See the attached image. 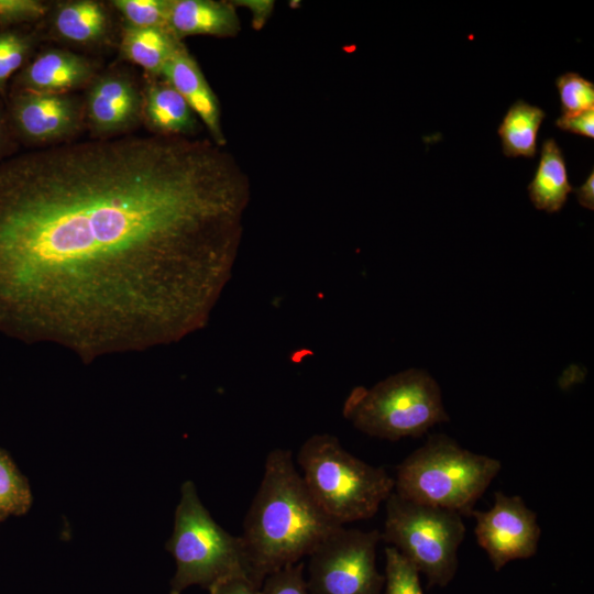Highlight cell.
Instances as JSON below:
<instances>
[{
	"label": "cell",
	"mask_w": 594,
	"mask_h": 594,
	"mask_svg": "<svg viewBox=\"0 0 594 594\" xmlns=\"http://www.w3.org/2000/svg\"><path fill=\"white\" fill-rule=\"evenodd\" d=\"M250 199L210 139L129 134L0 163V332L84 362L202 328Z\"/></svg>",
	"instance_id": "obj_1"
},
{
	"label": "cell",
	"mask_w": 594,
	"mask_h": 594,
	"mask_svg": "<svg viewBox=\"0 0 594 594\" xmlns=\"http://www.w3.org/2000/svg\"><path fill=\"white\" fill-rule=\"evenodd\" d=\"M339 526L309 493L293 452L270 451L240 535L252 576L263 583L266 575L301 561Z\"/></svg>",
	"instance_id": "obj_2"
},
{
	"label": "cell",
	"mask_w": 594,
	"mask_h": 594,
	"mask_svg": "<svg viewBox=\"0 0 594 594\" xmlns=\"http://www.w3.org/2000/svg\"><path fill=\"white\" fill-rule=\"evenodd\" d=\"M501 469L499 460L435 433L396 466L394 492L419 504L471 516Z\"/></svg>",
	"instance_id": "obj_3"
},
{
	"label": "cell",
	"mask_w": 594,
	"mask_h": 594,
	"mask_svg": "<svg viewBox=\"0 0 594 594\" xmlns=\"http://www.w3.org/2000/svg\"><path fill=\"white\" fill-rule=\"evenodd\" d=\"M296 460L309 493L339 525L372 518L394 492V477L383 466L353 455L329 433L308 438Z\"/></svg>",
	"instance_id": "obj_4"
},
{
	"label": "cell",
	"mask_w": 594,
	"mask_h": 594,
	"mask_svg": "<svg viewBox=\"0 0 594 594\" xmlns=\"http://www.w3.org/2000/svg\"><path fill=\"white\" fill-rule=\"evenodd\" d=\"M165 548L176 563L170 581V592L176 594L191 585L209 590L231 576L253 578L240 536L230 534L212 518L190 480L182 484L173 532Z\"/></svg>",
	"instance_id": "obj_5"
},
{
	"label": "cell",
	"mask_w": 594,
	"mask_h": 594,
	"mask_svg": "<svg viewBox=\"0 0 594 594\" xmlns=\"http://www.w3.org/2000/svg\"><path fill=\"white\" fill-rule=\"evenodd\" d=\"M343 416L358 430L391 441L418 438L450 420L438 383L418 369L392 375L371 388L355 387L344 402Z\"/></svg>",
	"instance_id": "obj_6"
},
{
	"label": "cell",
	"mask_w": 594,
	"mask_h": 594,
	"mask_svg": "<svg viewBox=\"0 0 594 594\" xmlns=\"http://www.w3.org/2000/svg\"><path fill=\"white\" fill-rule=\"evenodd\" d=\"M381 539L396 548L428 580V586H446L458 569V550L465 536L462 516L419 504L393 492L385 501Z\"/></svg>",
	"instance_id": "obj_7"
},
{
	"label": "cell",
	"mask_w": 594,
	"mask_h": 594,
	"mask_svg": "<svg viewBox=\"0 0 594 594\" xmlns=\"http://www.w3.org/2000/svg\"><path fill=\"white\" fill-rule=\"evenodd\" d=\"M381 531L337 527L308 556L311 594H382L384 575L376 568Z\"/></svg>",
	"instance_id": "obj_8"
},
{
	"label": "cell",
	"mask_w": 594,
	"mask_h": 594,
	"mask_svg": "<svg viewBox=\"0 0 594 594\" xmlns=\"http://www.w3.org/2000/svg\"><path fill=\"white\" fill-rule=\"evenodd\" d=\"M7 110L20 146L45 148L73 142L86 129L82 96L8 94Z\"/></svg>",
	"instance_id": "obj_9"
},
{
	"label": "cell",
	"mask_w": 594,
	"mask_h": 594,
	"mask_svg": "<svg viewBox=\"0 0 594 594\" xmlns=\"http://www.w3.org/2000/svg\"><path fill=\"white\" fill-rule=\"evenodd\" d=\"M82 101L92 140L133 134L143 125V84L127 65L100 72L85 88Z\"/></svg>",
	"instance_id": "obj_10"
},
{
	"label": "cell",
	"mask_w": 594,
	"mask_h": 594,
	"mask_svg": "<svg viewBox=\"0 0 594 594\" xmlns=\"http://www.w3.org/2000/svg\"><path fill=\"white\" fill-rule=\"evenodd\" d=\"M471 517L475 519L476 541L495 571L537 553L541 529L537 514L526 506L521 496L497 491L493 506L485 512L474 509Z\"/></svg>",
	"instance_id": "obj_11"
},
{
	"label": "cell",
	"mask_w": 594,
	"mask_h": 594,
	"mask_svg": "<svg viewBox=\"0 0 594 594\" xmlns=\"http://www.w3.org/2000/svg\"><path fill=\"white\" fill-rule=\"evenodd\" d=\"M116 15L109 1H51L40 28L44 40L51 38L65 48L100 52L118 46L121 22Z\"/></svg>",
	"instance_id": "obj_12"
},
{
	"label": "cell",
	"mask_w": 594,
	"mask_h": 594,
	"mask_svg": "<svg viewBox=\"0 0 594 594\" xmlns=\"http://www.w3.org/2000/svg\"><path fill=\"white\" fill-rule=\"evenodd\" d=\"M100 62L70 48L37 50L10 81L8 94H74L85 89L100 73Z\"/></svg>",
	"instance_id": "obj_13"
},
{
	"label": "cell",
	"mask_w": 594,
	"mask_h": 594,
	"mask_svg": "<svg viewBox=\"0 0 594 594\" xmlns=\"http://www.w3.org/2000/svg\"><path fill=\"white\" fill-rule=\"evenodd\" d=\"M161 77L168 81L185 99L207 129L209 139L218 146L224 147L227 139L221 124L219 99L186 45L180 47L166 63Z\"/></svg>",
	"instance_id": "obj_14"
},
{
	"label": "cell",
	"mask_w": 594,
	"mask_h": 594,
	"mask_svg": "<svg viewBox=\"0 0 594 594\" xmlns=\"http://www.w3.org/2000/svg\"><path fill=\"white\" fill-rule=\"evenodd\" d=\"M143 125L154 135L194 138L196 114L180 94L162 77L143 75Z\"/></svg>",
	"instance_id": "obj_15"
},
{
	"label": "cell",
	"mask_w": 594,
	"mask_h": 594,
	"mask_svg": "<svg viewBox=\"0 0 594 594\" xmlns=\"http://www.w3.org/2000/svg\"><path fill=\"white\" fill-rule=\"evenodd\" d=\"M167 28L180 41L193 35L233 37L241 30L235 4L217 0H172Z\"/></svg>",
	"instance_id": "obj_16"
},
{
	"label": "cell",
	"mask_w": 594,
	"mask_h": 594,
	"mask_svg": "<svg viewBox=\"0 0 594 594\" xmlns=\"http://www.w3.org/2000/svg\"><path fill=\"white\" fill-rule=\"evenodd\" d=\"M185 44L168 28H133L121 22L119 62L139 66L143 75L161 77L173 55Z\"/></svg>",
	"instance_id": "obj_17"
},
{
	"label": "cell",
	"mask_w": 594,
	"mask_h": 594,
	"mask_svg": "<svg viewBox=\"0 0 594 594\" xmlns=\"http://www.w3.org/2000/svg\"><path fill=\"white\" fill-rule=\"evenodd\" d=\"M572 190L561 148L553 139L543 141L536 174L528 185L531 202L539 210L558 212Z\"/></svg>",
	"instance_id": "obj_18"
},
{
	"label": "cell",
	"mask_w": 594,
	"mask_h": 594,
	"mask_svg": "<svg viewBox=\"0 0 594 594\" xmlns=\"http://www.w3.org/2000/svg\"><path fill=\"white\" fill-rule=\"evenodd\" d=\"M544 117L541 108L524 100L510 106L497 130L503 153L508 157H535L537 135Z\"/></svg>",
	"instance_id": "obj_19"
},
{
	"label": "cell",
	"mask_w": 594,
	"mask_h": 594,
	"mask_svg": "<svg viewBox=\"0 0 594 594\" xmlns=\"http://www.w3.org/2000/svg\"><path fill=\"white\" fill-rule=\"evenodd\" d=\"M44 41L40 23L0 29V97L7 100L11 79L33 57Z\"/></svg>",
	"instance_id": "obj_20"
},
{
	"label": "cell",
	"mask_w": 594,
	"mask_h": 594,
	"mask_svg": "<svg viewBox=\"0 0 594 594\" xmlns=\"http://www.w3.org/2000/svg\"><path fill=\"white\" fill-rule=\"evenodd\" d=\"M31 505L32 493L26 477L0 448V521L24 515Z\"/></svg>",
	"instance_id": "obj_21"
},
{
	"label": "cell",
	"mask_w": 594,
	"mask_h": 594,
	"mask_svg": "<svg viewBox=\"0 0 594 594\" xmlns=\"http://www.w3.org/2000/svg\"><path fill=\"white\" fill-rule=\"evenodd\" d=\"M121 22L133 28H167L172 0H111Z\"/></svg>",
	"instance_id": "obj_22"
},
{
	"label": "cell",
	"mask_w": 594,
	"mask_h": 594,
	"mask_svg": "<svg viewBox=\"0 0 594 594\" xmlns=\"http://www.w3.org/2000/svg\"><path fill=\"white\" fill-rule=\"evenodd\" d=\"M384 594H424L419 571L396 548H385Z\"/></svg>",
	"instance_id": "obj_23"
},
{
	"label": "cell",
	"mask_w": 594,
	"mask_h": 594,
	"mask_svg": "<svg viewBox=\"0 0 594 594\" xmlns=\"http://www.w3.org/2000/svg\"><path fill=\"white\" fill-rule=\"evenodd\" d=\"M562 116H573L594 109V84L576 73L557 78Z\"/></svg>",
	"instance_id": "obj_24"
},
{
	"label": "cell",
	"mask_w": 594,
	"mask_h": 594,
	"mask_svg": "<svg viewBox=\"0 0 594 594\" xmlns=\"http://www.w3.org/2000/svg\"><path fill=\"white\" fill-rule=\"evenodd\" d=\"M51 1L0 0V29L36 25L44 20Z\"/></svg>",
	"instance_id": "obj_25"
},
{
	"label": "cell",
	"mask_w": 594,
	"mask_h": 594,
	"mask_svg": "<svg viewBox=\"0 0 594 594\" xmlns=\"http://www.w3.org/2000/svg\"><path fill=\"white\" fill-rule=\"evenodd\" d=\"M260 594H311L305 576L304 562L299 561L266 575Z\"/></svg>",
	"instance_id": "obj_26"
},
{
	"label": "cell",
	"mask_w": 594,
	"mask_h": 594,
	"mask_svg": "<svg viewBox=\"0 0 594 594\" xmlns=\"http://www.w3.org/2000/svg\"><path fill=\"white\" fill-rule=\"evenodd\" d=\"M262 583L249 575H237L213 584L209 594H260Z\"/></svg>",
	"instance_id": "obj_27"
},
{
	"label": "cell",
	"mask_w": 594,
	"mask_h": 594,
	"mask_svg": "<svg viewBox=\"0 0 594 594\" xmlns=\"http://www.w3.org/2000/svg\"><path fill=\"white\" fill-rule=\"evenodd\" d=\"M556 125L563 131L593 139L594 109L573 116H561L557 119Z\"/></svg>",
	"instance_id": "obj_28"
},
{
	"label": "cell",
	"mask_w": 594,
	"mask_h": 594,
	"mask_svg": "<svg viewBox=\"0 0 594 594\" xmlns=\"http://www.w3.org/2000/svg\"><path fill=\"white\" fill-rule=\"evenodd\" d=\"M19 147L10 124L6 100L0 97V163L15 155Z\"/></svg>",
	"instance_id": "obj_29"
},
{
	"label": "cell",
	"mask_w": 594,
	"mask_h": 594,
	"mask_svg": "<svg viewBox=\"0 0 594 594\" xmlns=\"http://www.w3.org/2000/svg\"><path fill=\"white\" fill-rule=\"evenodd\" d=\"M241 3L251 10L253 15L252 22L256 28L263 26L274 7L273 1H241Z\"/></svg>",
	"instance_id": "obj_30"
},
{
	"label": "cell",
	"mask_w": 594,
	"mask_h": 594,
	"mask_svg": "<svg viewBox=\"0 0 594 594\" xmlns=\"http://www.w3.org/2000/svg\"><path fill=\"white\" fill-rule=\"evenodd\" d=\"M579 204L590 210L594 209V173L587 176L585 182L579 188H573Z\"/></svg>",
	"instance_id": "obj_31"
},
{
	"label": "cell",
	"mask_w": 594,
	"mask_h": 594,
	"mask_svg": "<svg viewBox=\"0 0 594 594\" xmlns=\"http://www.w3.org/2000/svg\"><path fill=\"white\" fill-rule=\"evenodd\" d=\"M169 594H176V593L169 591Z\"/></svg>",
	"instance_id": "obj_32"
}]
</instances>
